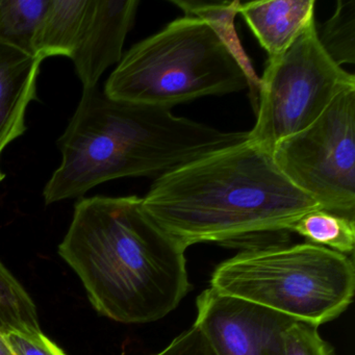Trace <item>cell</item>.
I'll list each match as a JSON object with an SVG mask.
<instances>
[{
    "mask_svg": "<svg viewBox=\"0 0 355 355\" xmlns=\"http://www.w3.org/2000/svg\"><path fill=\"white\" fill-rule=\"evenodd\" d=\"M320 43L330 59L342 67L355 63V0H338L334 15L318 32Z\"/></svg>",
    "mask_w": 355,
    "mask_h": 355,
    "instance_id": "cell-17",
    "label": "cell"
},
{
    "mask_svg": "<svg viewBox=\"0 0 355 355\" xmlns=\"http://www.w3.org/2000/svg\"><path fill=\"white\" fill-rule=\"evenodd\" d=\"M271 153L284 176L322 209L355 220V90L338 95Z\"/></svg>",
    "mask_w": 355,
    "mask_h": 355,
    "instance_id": "cell-7",
    "label": "cell"
},
{
    "mask_svg": "<svg viewBox=\"0 0 355 355\" xmlns=\"http://www.w3.org/2000/svg\"><path fill=\"white\" fill-rule=\"evenodd\" d=\"M142 209L184 248L211 242L246 250L286 244L295 222L321 207L247 140L155 178Z\"/></svg>",
    "mask_w": 355,
    "mask_h": 355,
    "instance_id": "cell-1",
    "label": "cell"
},
{
    "mask_svg": "<svg viewBox=\"0 0 355 355\" xmlns=\"http://www.w3.org/2000/svg\"><path fill=\"white\" fill-rule=\"evenodd\" d=\"M90 0H51L34 40V55L71 58L78 46Z\"/></svg>",
    "mask_w": 355,
    "mask_h": 355,
    "instance_id": "cell-12",
    "label": "cell"
},
{
    "mask_svg": "<svg viewBox=\"0 0 355 355\" xmlns=\"http://www.w3.org/2000/svg\"><path fill=\"white\" fill-rule=\"evenodd\" d=\"M196 309L193 326L215 355H265L272 334L293 320L211 288L199 295Z\"/></svg>",
    "mask_w": 355,
    "mask_h": 355,
    "instance_id": "cell-8",
    "label": "cell"
},
{
    "mask_svg": "<svg viewBox=\"0 0 355 355\" xmlns=\"http://www.w3.org/2000/svg\"><path fill=\"white\" fill-rule=\"evenodd\" d=\"M355 90V76L322 47L315 21L259 78L257 122L248 141L272 153L280 141L309 128L342 93Z\"/></svg>",
    "mask_w": 355,
    "mask_h": 355,
    "instance_id": "cell-6",
    "label": "cell"
},
{
    "mask_svg": "<svg viewBox=\"0 0 355 355\" xmlns=\"http://www.w3.org/2000/svg\"><path fill=\"white\" fill-rule=\"evenodd\" d=\"M315 0L241 3L239 14L271 58L286 51L315 22Z\"/></svg>",
    "mask_w": 355,
    "mask_h": 355,
    "instance_id": "cell-11",
    "label": "cell"
},
{
    "mask_svg": "<svg viewBox=\"0 0 355 355\" xmlns=\"http://www.w3.org/2000/svg\"><path fill=\"white\" fill-rule=\"evenodd\" d=\"M0 355H15L6 342L5 336L0 334Z\"/></svg>",
    "mask_w": 355,
    "mask_h": 355,
    "instance_id": "cell-21",
    "label": "cell"
},
{
    "mask_svg": "<svg viewBox=\"0 0 355 355\" xmlns=\"http://www.w3.org/2000/svg\"><path fill=\"white\" fill-rule=\"evenodd\" d=\"M41 331L36 304L17 278L0 261V334Z\"/></svg>",
    "mask_w": 355,
    "mask_h": 355,
    "instance_id": "cell-16",
    "label": "cell"
},
{
    "mask_svg": "<svg viewBox=\"0 0 355 355\" xmlns=\"http://www.w3.org/2000/svg\"><path fill=\"white\" fill-rule=\"evenodd\" d=\"M51 0H0V44L34 55V40Z\"/></svg>",
    "mask_w": 355,
    "mask_h": 355,
    "instance_id": "cell-14",
    "label": "cell"
},
{
    "mask_svg": "<svg viewBox=\"0 0 355 355\" xmlns=\"http://www.w3.org/2000/svg\"><path fill=\"white\" fill-rule=\"evenodd\" d=\"M171 3L180 8L184 12V16L205 20L219 35L224 44L227 46L246 73L249 86H250L249 93H250L251 101H252L253 107H257L259 78L253 70L250 60L245 53L234 28V18L238 15L240 10V1L234 0V1L207 3V1H193V0H172Z\"/></svg>",
    "mask_w": 355,
    "mask_h": 355,
    "instance_id": "cell-13",
    "label": "cell"
},
{
    "mask_svg": "<svg viewBox=\"0 0 355 355\" xmlns=\"http://www.w3.org/2000/svg\"><path fill=\"white\" fill-rule=\"evenodd\" d=\"M44 60L0 44V159L8 145L28 130L26 112L37 101V83ZM0 166V182L5 180Z\"/></svg>",
    "mask_w": 355,
    "mask_h": 355,
    "instance_id": "cell-10",
    "label": "cell"
},
{
    "mask_svg": "<svg viewBox=\"0 0 355 355\" xmlns=\"http://www.w3.org/2000/svg\"><path fill=\"white\" fill-rule=\"evenodd\" d=\"M153 355H215L195 326L176 336L163 350Z\"/></svg>",
    "mask_w": 355,
    "mask_h": 355,
    "instance_id": "cell-20",
    "label": "cell"
},
{
    "mask_svg": "<svg viewBox=\"0 0 355 355\" xmlns=\"http://www.w3.org/2000/svg\"><path fill=\"white\" fill-rule=\"evenodd\" d=\"M6 342L15 355H67L42 331L37 334L11 332Z\"/></svg>",
    "mask_w": 355,
    "mask_h": 355,
    "instance_id": "cell-19",
    "label": "cell"
},
{
    "mask_svg": "<svg viewBox=\"0 0 355 355\" xmlns=\"http://www.w3.org/2000/svg\"><path fill=\"white\" fill-rule=\"evenodd\" d=\"M209 288L319 327L352 302L354 261L309 242L257 247L220 263Z\"/></svg>",
    "mask_w": 355,
    "mask_h": 355,
    "instance_id": "cell-5",
    "label": "cell"
},
{
    "mask_svg": "<svg viewBox=\"0 0 355 355\" xmlns=\"http://www.w3.org/2000/svg\"><path fill=\"white\" fill-rule=\"evenodd\" d=\"M250 88L243 68L205 20L184 16L135 44L105 83L118 101L170 110Z\"/></svg>",
    "mask_w": 355,
    "mask_h": 355,
    "instance_id": "cell-4",
    "label": "cell"
},
{
    "mask_svg": "<svg viewBox=\"0 0 355 355\" xmlns=\"http://www.w3.org/2000/svg\"><path fill=\"white\" fill-rule=\"evenodd\" d=\"M247 140L248 132H224L178 117L171 110L118 101L97 87L86 89L58 140L62 163L43 198L53 205L110 180L157 178Z\"/></svg>",
    "mask_w": 355,
    "mask_h": 355,
    "instance_id": "cell-3",
    "label": "cell"
},
{
    "mask_svg": "<svg viewBox=\"0 0 355 355\" xmlns=\"http://www.w3.org/2000/svg\"><path fill=\"white\" fill-rule=\"evenodd\" d=\"M186 250L138 196L80 198L59 245L97 313L125 324L159 321L180 304L191 288Z\"/></svg>",
    "mask_w": 355,
    "mask_h": 355,
    "instance_id": "cell-2",
    "label": "cell"
},
{
    "mask_svg": "<svg viewBox=\"0 0 355 355\" xmlns=\"http://www.w3.org/2000/svg\"><path fill=\"white\" fill-rule=\"evenodd\" d=\"M139 6L138 0H90L78 46L70 58L84 90L97 87L105 70L121 61Z\"/></svg>",
    "mask_w": 355,
    "mask_h": 355,
    "instance_id": "cell-9",
    "label": "cell"
},
{
    "mask_svg": "<svg viewBox=\"0 0 355 355\" xmlns=\"http://www.w3.org/2000/svg\"><path fill=\"white\" fill-rule=\"evenodd\" d=\"M291 232L306 242L352 257L355 246V220L325 209L309 211L297 220Z\"/></svg>",
    "mask_w": 355,
    "mask_h": 355,
    "instance_id": "cell-15",
    "label": "cell"
},
{
    "mask_svg": "<svg viewBox=\"0 0 355 355\" xmlns=\"http://www.w3.org/2000/svg\"><path fill=\"white\" fill-rule=\"evenodd\" d=\"M318 328L291 320L272 334L265 355H334L331 346L321 338Z\"/></svg>",
    "mask_w": 355,
    "mask_h": 355,
    "instance_id": "cell-18",
    "label": "cell"
}]
</instances>
